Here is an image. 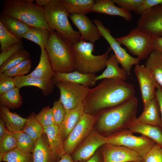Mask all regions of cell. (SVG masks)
<instances>
[{
  "instance_id": "cell-32",
  "label": "cell",
  "mask_w": 162,
  "mask_h": 162,
  "mask_svg": "<svg viewBox=\"0 0 162 162\" xmlns=\"http://www.w3.org/2000/svg\"><path fill=\"white\" fill-rule=\"evenodd\" d=\"M0 105L9 109H14L20 107L22 104V97L19 89L16 87L0 95Z\"/></svg>"
},
{
  "instance_id": "cell-18",
  "label": "cell",
  "mask_w": 162,
  "mask_h": 162,
  "mask_svg": "<svg viewBox=\"0 0 162 162\" xmlns=\"http://www.w3.org/2000/svg\"><path fill=\"white\" fill-rule=\"evenodd\" d=\"M16 87L20 89L22 87L33 86L40 89L43 94L47 96L50 94L54 88L52 80H48L27 75L13 77Z\"/></svg>"
},
{
  "instance_id": "cell-45",
  "label": "cell",
  "mask_w": 162,
  "mask_h": 162,
  "mask_svg": "<svg viewBox=\"0 0 162 162\" xmlns=\"http://www.w3.org/2000/svg\"><path fill=\"white\" fill-rule=\"evenodd\" d=\"M118 7L130 11H134L138 7L143 0H112Z\"/></svg>"
},
{
  "instance_id": "cell-23",
  "label": "cell",
  "mask_w": 162,
  "mask_h": 162,
  "mask_svg": "<svg viewBox=\"0 0 162 162\" xmlns=\"http://www.w3.org/2000/svg\"><path fill=\"white\" fill-rule=\"evenodd\" d=\"M32 154L33 162H58L60 159L52 152L47 139L45 140L42 135L35 141Z\"/></svg>"
},
{
  "instance_id": "cell-30",
  "label": "cell",
  "mask_w": 162,
  "mask_h": 162,
  "mask_svg": "<svg viewBox=\"0 0 162 162\" xmlns=\"http://www.w3.org/2000/svg\"><path fill=\"white\" fill-rule=\"evenodd\" d=\"M63 7L70 14L86 15L91 12L94 0H61Z\"/></svg>"
},
{
  "instance_id": "cell-5",
  "label": "cell",
  "mask_w": 162,
  "mask_h": 162,
  "mask_svg": "<svg viewBox=\"0 0 162 162\" xmlns=\"http://www.w3.org/2000/svg\"><path fill=\"white\" fill-rule=\"evenodd\" d=\"M45 16L51 30L58 32L74 45L81 39L79 32L72 28L68 20L70 14L61 0H51L43 7Z\"/></svg>"
},
{
  "instance_id": "cell-13",
  "label": "cell",
  "mask_w": 162,
  "mask_h": 162,
  "mask_svg": "<svg viewBox=\"0 0 162 162\" xmlns=\"http://www.w3.org/2000/svg\"><path fill=\"white\" fill-rule=\"evenodd\" d=\"M134 71L138 82L143 106L155 97L158 84L149 70L139 64L135 65Z\"/></svg>"
},
{
  "instance_id": "cell-19",
  "label": "cell",
  "mask_w": 162,
  "mask_h": 162,
  "mask_svg": "<svg viewBox=\"0 0 162 162\" xmlns=\"http://www.w3.org/2000/svg\"><path fill=\"white\" fill-rule=\"evenodd\" d=\"M134 122L161 128L160 108L155 97L143 106V110L142 114L138 117L136 118Z\"/></svg>"
},
{
  "instance_id": "cell-10",
  "label": "cell",
  "mask_w": 162,
  "mask_h": 162,
  "mask_svg": "<svg viewBox=\"0 0 162 162\" xmlns=\"http://www.w3.org/2000/svg\"><path fill=\"white\" fill-rule=\"evenodd\" d=\"M98 116L84 112L78 123L64 141L66 153L69 155L74 153L76 148L92 130Z\"/></svg>"
},
{
  "instance_id": "cell-8",
  "label": "cell",
  "mask_w": 162,
  "mask_h": 162,
  "mask_svg": "<svg viewBox=\"0 0 162 162\" xmlns=\"http://www.w3.org/2000/svg\"><path fill=\"white\" fill-rule=\"evenodd\" d=\"M126 129L106 137V143L125 147L137 153L143 158L156 143L144 136L134 135Z\"/></svg>"
},
{
  "instance_id": "cell-14",
  "label": "cell",
  "mask_w": 162,
  "mask_h": 162,
  "mask_svg": "<svg viewBox=\"0 0 162 162\" xmlns=\"http://www.w3.org/2000/svg\"><path fill=\"white\" fill-rule=\"evenodd\" d=\"M106 143V137L92 130L71 157L75 162L85 161L94 154L99 147Z\"/></svg>"
},
{
  "instance_id": "cell-3",
  "label": "cell",
  "mask_w": 162,
  "mask_h": 162,
  "mask_svg": "<svg viewBox=\"0 0 162 162\" xmlns=\"http://www.w3.org/2000/svg\"><path fill=\"white\" fill-rule=\"evenodd\" d=\"M45 49L54 72L67 73L75 70L73 44L58 32L50 31Z\"/></svg>"
},
{
  "instance_id": "cell-50",
  "label": "cell",
  "mask_w": 162,
  "mask_h": 162,
  "mask_svg": "<svg viewBox=\"0 0 162 162\" xmlns=\"http://www.w3.org/2000/svg\"><path fill=\"white\" fill-rule=\"evenodd\" d=\"M5 124L2 120L0 119V140L3 138L7 129L5 126Z\"/></svg>"
},
{
  "instance_id": "cell-29",
  "label": "cell",
  "mask_w": 162,
  "mask_h": 162,
  "mask_svg": "<svg viewBox=\"0 0 162 162\" xmlns=\"http://www.w3.org/2000/svg\"><path fill=\"white\" fill-rule=\"evenodd\" d=\"M145 66L157 83L162 87V53L153 50L146 59Z\"/></svg>"
},
{
  "instance_id": "cell-11",
  "label": "cell",
  "mask_w": 162,
  "mask_h": 162,
  "mask_svg": "<svg viewBox=\"0 0 162 162\" xmlns=\"http://www.w3.org/2000/svg\"><path fill=\"white\" fill-rule=\"evenodd\" d=\"M93 22L99 29L102 36L109 44L119 63L126 71L128 76H130L132 67L139 64L140 60L137 57L131 56L121 47L116 38L112 35L110 30L104 26L101 20L95 19L93 20Z\"/></svg>"
},
{
  "instance_id": "cell-21",
  "label": "cell",
  "mask_w": 162,
  "mask_h": 162,
  "mask_svg": "<svg viewBox=\"0 0 162 162\" xmlns=\"http://www.w3.org/2000/svg\"><path fill=\"white\" fill-rule=\"evenodd\" d=\"M44 128V133L47 136L48 144L52 152L58 158L66 153L59 127L56 124Z\"/></svg>"
},
{
  "instance_id": "cell-25",
  "label": "cell",
  "mask_w": 162,
  "mask_h": 162,
  "mask_svg": "<svg viewBox=\"0 0 162 162\" xmlns=\"http://www.w3.org/2000/svg\"><path fill=\"white\" fill-rule=\"evenodd\" d=\"M119 63L114 54H111L106 62V68L101 74L97 76L96 81L106 79L125 81L128 76L126 71L119 66Z\"/></svg>"
},
{
  "instance_id": "cell-44",
  "label": "cell",
  "mask_w": 162,
  "mask_h": 162,
  "mask_svg": "<svg viewBox=\"0 0 162 162\" xmlns=\"http://www.w3.org/2000/svg\"><path fill=\"white\" fill-rule=\"evenodd\" d=\"M23 48V43L21 41L18 43L2 51L0 53V66L16 52Z\"/></svg>"
},
{
  "instance_id": "cell-43",
  "label": "cell",
  "mask_w": 162,
  "mask_h": 162,
  "mask_svg": "<svg viewBox=\"0 0 162 162\" xmlns=\"http://www.w3.org/2000/svg\"><path fill=\"white\" fill-rule=\"evenodd\" d=\"M16 87L13 77L0 73V95Z\"/></svg>"
},
{
  "instance_id": "cell-26",
  "label": "cell",
  "mask_w": 162,
  "mask_h": 162,
  "mask_svg": "<svg viewBox=\"0 0 162 162\" xmlns=\"http://www.w3.org/2000/svg\"><path fill=\"white\" fill-rule=\"evenodd\" d=\"M0 116L7 130L13 133L22 131L27 121V118L10 112L9 109L2 105L0 106Z\"/></svg>"
},
{
  "instance_id": "cell-20",
  "label": "cell",
  "mask_w": 162,
  "mask_h": 162,
  "mask_svg": "<svg viewBox=\"0 0 162 162\" xmlns=\"http://www.w3.org/2000/svg\"><path fill=\"white\" fill-rule=\"evenodd\" d=\"M91 12L121 17L128 22L130 21L132 15L130 11L116 6L112 0H97Z\"/></svg>"
},
{
  "instance_id": "cell-2",
  "label": "cell",
  "mask_w": 162,
  "mask_h": 162,
  "mask_svg": "<svg viewBox=\"0 0 162 162\" xmlns=\"http://www.w3.org/2000/svg\"><path fill=\"white\" fill-rule=\"evenodd\" d=\"M138 105V99L135 96L121 104L103 111L98 116L97 121L99 130L106 134H115L128 129L136 118Z\"/></svg>"
},
{
  "instance_id": "cell-40",
  "label": "cell",
  "mask_w": 162,
  "mask_h": 162,
  "mask_svg": "<svg viewBox=\"0 0 162 162\" xmlns=\"http://www.w3.org/2000/svg\"><path fill=\"white\" fill-rule=\"evenodd\" d=\"M36 118L43 127L56 124L52 108L50 106L43 108L41 111L36 115Z\"/></svg>"
},
{
  "instance_id": "cell-17",
  "label": "cell",
  "mask_w": 162,
  "mask_h": 162,
  "mask_svg": "<svg viewBox=\"0 0 162 162\" xmlns=\"http://www.w3.org/2000/svg\"><path fill=\"white\" fill-rule=\"evenodd\" d=\"M96 76L95 74H83L76 70L67 73L54 72L52 80L55 84L59 81H66L89 87L95 84Z\"/></svg>"
},
{
  "instance_id": "cell-34",
  "label": "cell",
  "mask_w": 162,
  "mask_h": 162,
  "mask_svg": "<svg viewBox=\"0 0 162 162\" xmlns=\"http://www.w3.org/2000/svg\"><path fill=\"white\" fill-rule=\"evenodd\" d=\"M30 57V54L27 51L24 49L19 50L0 66V73H3Z\"/></svg>"
},
{
  "instance_id": "cell-33",
  "label": "cell",
  "mask_w": 162,
  "mask_h": 162,
  "mask_svg": "<svg viewBox=\"0 0 162 162\" xmlns=\"http://www.w3.org/2000/svg\"><path fill=\"white\" fill-rule=\"evenodd\" d=\"M36 114L32 112L27 118L22 131L35 141L44 133V128L36 118Z\"/></svg>"
},
{
  "instance_id": "cell-35",
  "label": "cell",
  "mask_w": 162,
  "mask_h": 162,
  "mask_svg": "<svg viewBox=\"0 0 162 162\" xmlns=\"http://www.w3.org/2000/svg\"><path fill=\"white\" fill-rule=\"evenodd\" d=\"M17 142L14 133L7 129L3 138L0 140V161L4 155L17 148Z\"/></svg>"
},
{
  "instance_id": "cell-46",
  "label": "cell",
  "mask_w": 162,
  "mask_h": 162,
  "mask_svg": "<svg viewBox=\"0 0 162 162\" xmlns=\"http://www.w3.org/2000/svg\"><path fill=\"white\" fill-rule=\"evenodd\" d=\"M162 4V0H143L138 7L134 11L136 14L141 15L153 7Z\"/></svg>"
},
{
  "instance_id": "cell-7",
  "label": "cell",
  "mask_w": 162,
  "mask_h": 162,
  "mask_svg": "<svg viewBox=\"0 0 162 162\" xmlns=\"http://www.w3.org/2000/svg\"><path fill=\"white\" fill-rule=\"evenodd\" d=\"M153 36L138 27L132 29L127 35L116 38L133 55L140 60L146 59L153 50Z\"/></svg>"
},
{
  "instance_id": "cell-51",
  "label": "cell",
  "mask_w": 162,
  "mask_h": 162,
  "mask_svg": "<svg viewBox=\"0 0 162 162\" xmlns=\"http://www.w3.org/2000/svg\"><path fill=\"white\" fill-rule=\"evenodd\" d=\"M58 162H75L71 155L67 154H64Z\"/></svg>"
},
{
  "instance_id": "cell-16",
  "label": "cell",
  "mask_w": 162,
  "mask_h": 162,
  "mask_svg": "<svg viewBox=\"0 0 162 162\" xmlns=\"http://www.w3.org/2000/svg\"><path fill=\"white\" fill-rule=\"evenodd\" d=\"M69 17L79 30L82 40L94 44L102 36L98 27L86 15L70 14Z\"/></svg>"
},
{
  "instance_id": "cell-22",
  "label": "cell",
  "mask_w": 162,
  "mask_h": 162,
  "mask_svg": "<svg viewBox=\"0 0 162 162\" xmlns=\"http://www.w3.org/2000/svg\"><path fill=\"white\" fill-rule=\"evenodd\" d=\"M84 112L83 105L72 110H66L63 121L59 127L64 141L78 123Z\"/></svg>"
},
{
  "instance_id": "cell-37",
  "label": "cell",
  "mask_w": 162,
  "mask_h": 162,
  "mask_svg": "<svg viewBox=\"0 0 162 162\" xmlns=\"http://www.w3.org/2000/svg\"><path fill=\"white\" fill-rule=\"evenodd\" d=\"M2 161L6 162H33L32 153L23 152L17 148L4 154Z\"/></svg>"
},
{
  "instance_id": "cell-6",
  "label": "cell",
  "mask_w": 162,
  "mask_h": 162,
  "mask_svg": "<svg viewBox=\"0 0 162 162\" xmlns=\"http://www.w3.org/2000/svg\"><path fill=\"white\" fill-rule=\"evenodd\" d=\"M94 44L81 40L73 45L75 70L83 74L93 73L101 71L106 67L111 48L109 47L104 54L94 55Z\"/></svg>"
},
{
  "instance_id": "cell-4",
  "label": "cell",
  "mask_w": 162,
  "mask_h": 162,
  "mask_svg": "<svg viewBox=\"0 0 162 162\" xmlns=\"http://www.w3.org/2000/svg\"><path fill=\"white\" fill-rule=\"evenodd\" d=\"M33 0H5L2 12L18 19L32 27L51 31L46 20L43 7Z\"/></svg>"
},
{
  "instance_id": "cell-27",
  "label": "cell",
  "mask_w": 162,
  "mask_h": 162,
  "mask_svg": "<svg viewBox=\"0 0 162 162\" xmlns=\"http://www.w3.org/2000/svg\"><path fill=\"white\" fill-rule=\"evenodd\" d=\"M128 129L133 133H139L148 137L162 148V130L160 127L134 122Z\"/></svg>"
},
{
  "instance_id": "cell-9",
  "label": "cell",
  "mask_w": 162,
  "mask_h": 162,
  "mask_svg": "<svg viewBox=\"0 0 162 162\" xmlns=\"http://www.w3.org/2000/svg\"><path fill=\"white\" fill-rule=\"evenodd\" d=\"M55 85L59 90V99L66 110L83 105L90 89L80 84L66 81H59Z\"/></svg>"
},
{
  "instance_id": "cell-24",
  "label": "cell",
  "mask_w": 162,
  "mask_h": 162,
  "mask_svg": "<svg viewBox=\"0 0 162 162\" xmlns=\"http://www.w3.org/2000/svg\"><path fill=\"white\" fill-rule=\"evenodd\" d=\"M0 22L9 32L21 40L23 36L32 27L21 20L2 12Z\"/></svg>"
},
{
  "instance_id": "cell-53",
  "label": "cell",
  "mask_w": 162,
  "mask_h": 162,
  "mask_svg": "<svg viewBox=\"0 0 162 162\" xmlns=\"http://www.w3.org/2000/svg\"></svg>"
},
{
  "instance_id": "cell-39",
  "label": "cell",
  "mask_w": 162,
  "mask_h": 162,
  "mask_svg": "<svg viewBox=\"0 0 162 162\" xmlns=\"http://www.w3.org/2000/svg\"><path fill=\"white\" fill-rule=\"evenodd\" d=\"M31 62L30 58L26 59L3 73L13 77L25 75L28 73L30 70L32 65Z\"/></svg>"
},
{
  "instance_id": "cell-38",
  "label": "cell",
  "mask_w": 162,
  "mask_h": 162,
  "mask_svg": "<svg viewBox=\"0 0 162 162\" xmlns=\"http://www.w3.org/2000/svg\"><path fill=\"white\" fill-rule=\"evenodd\" d=\"M21 41L7 30L0 22V49L1 51Z\"/></svg>"
},
{
  "instance_id": "cell-36",
  "label": "cell",
  "mask_w": 162,
  "mask_h": 162,
  "mask_svg": "<svg viewBox=\"0 0 162 162\" xmlns=\"http://www.w3.org/2000/svg\"><path fill=\"white\" fill-rule=\"evenodd\" d=\"M14 133L17 140V148L25 152L32 153L35 141L22 131Z\"/></svg>"
},
{
  "instance_id": "cell-31",
  "label": "cell",
  "mask_w": 162,
  "mask_h": 162,
  "mask_svg": "<svg viewBox=\"0 0 162 162\" xmlns=\"http://www.w3.org/2000/svg\"><path fill=\"white\" fill-rule=\"evenodd\" d=\"M50 32L41 28L32 27L23 35L22 38L35 43L41 49H45L48 40Z\"/></svg>"
},
{
  "instance_id": "cell-28",
  "label": "cell",
  "mask_w": 162,
  "mask_h": 162,
  "mask_svg": "<svg viewBox=\"0 0 162 162\" xmlns=\"http://www.w3.org/2000/svg\"><path fill=\"white\" fill-rule=\"evenodd\" d=\"M54 72L45 49L41 48L40 60L38 65L34 70L27 75L40 78L52 80Z\"/></svg>"
},
{
  "instance_id": "cell-49",
  "label": "cell",
  "mask_w": 162,
  "mask_h": 162,
  "mask_svg": "<svg viewBox=\"0 0 162 162\" xmlns=\"http://www.w3.org/2000/svg\"><path fill=\"white\" fill-rule=\"evenodd\" d=\"M79 162H103V159L101 152H97L88 160Z\"/></svg>"
},
{
  "instance_id": "cell-42",
  "label": "cell",
  "mask_w": 162,
  "mask_h": 162,
  "mask_svg": "<svg viewBox=\"0 0 162 162\" xmlns=\"http://www.w3.org/2000/svg\"><path fill=\"white\" fill-rule=\"evenodd\" d=\"M142 162H162V148L155 143L142 158Z\"/></svg>"
},
{
  "instance_id": "cell-47",
  "label": "cell",
  "mask_w": 162,
  "mask_h": 162,
  "mask_svg": "<svg viewBox=\"0 0 162 162\" xmlns=\"http://www.w3.org/2000/svg\"><path fill=\"white\" fill-rule=\"evenodd\" d=\"M155 97L159 104L160 111L162 128V87L158 85L155 92Z\"/></svg>"
},
{
  "instance_id": "cell-41",
  "label": "cell",
  "mask_w": 162,
  "mask_h": 162,
  "mask_svg": "<svg viewBox=\"0 0 162 162\" xmlns=\"http://www.w3.org/2000/svg\"><path fill=\"white\" fill-rule=\"evenodd\" d=\"M51 108L55 124L59 127L64 119L66 109L59 99L54 101Z\"/></svg>"
},
{
  "instance_id": "cell-52",
  "label": "cell",
  "mask_w": 162,
  "mask_h": 162,
  "mask_svg": "<svg viewBox=\"0 0 162 162\" xmlns=\"http://www.w3.org/2000/svg\"><path fill=\"white\" fill-rule=\"evenodd\" d=\"M51 0H35L36 4L38 5L44 7L49 3Z\"/></svg>"
},
{
  "instance_id": "cell-48",
  "label": "cell",
  "mask_w": 162,
  "mask_h": 162,
  "mask_svg": "<svg viewBox=\"0 0 162 162\" xmlns=\"http://www.w3.org/2000/svg\"><path fill=\"white\" fill-rule=\"evenodd\" d=\"M152 46L153 50L162 53V36H153Z\"/></svg>"
},
{
  "instance_id": "cell-12",
  "label": "cell",
  "mask_w": 162,
  "mask_h": 162,
  "mask_svg": "<svg viewBox=\"0 0 162 162\" xmlns=\"http://www.w3.org/2000/svg\"><path fill=\"white\" fill-rule=\"evenodd\" d=\"M137 27L154 36H162V4L143 13L137 22Z\"/></svg>"
},
{
  "instance_id": "cell-1",
  "label": "cell",
  "mask_w": 162,
  "mask_h": 162,
  "mask_svg": "<svg viewBox=\"0 0 162 162\" xmlns=\"http://www.w3.org/2000/svg\"><path fill=\"white\" fill-rule=\"evenodd\" d=\"M134 86L123 80L106 79L90 88L83 103L85 112L96 115L135 97Z\"/></svg>"
},
{
  "instance_id": "cell-15",
  "label": "cell",
  "mask_w": 162,
  "mask_h": 162,
  "mask_svg": "<svg viewBox=\"0 0 162 162\" xmlns=\"http://www.w3.org/2000/svg\"><path fill=\"white\" fill-rule=\"evenodd\" d=\"M103 162H142V158L137 153L125 147L106 143L101 152Z\"/></svg>"
}]
</instances>
